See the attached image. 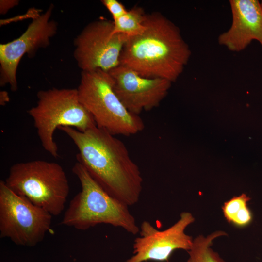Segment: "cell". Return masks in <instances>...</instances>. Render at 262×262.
Segmentation results:
<instances>
[{
  "label": "cell",
  "mask_w": 262,
  "mask_h": 262,
  "mask_svg": "<svg viewBox=\"0 0 262 262\" xmlns=\"http://www.w3.org/2000/svg\"><path fill=\"white\" fill-rule=\"evenodd\" d=\"M58 129L78 148L77 162L108 194L128 206L139 201L143 178L122 141L97 126L84 132L68 126Z\"/></svg>",
  "instance_id": "obj_1"
},
{
  "label": "cell",
  "mask_w": 262,
  "mask_h": 262,
  "mask_svg": "<svg viewBox=\"0 0 262 262\" xmlns=\"http://www.w3.org/2000/svg\"><path fill=\"white\" fill-rule=\"evenodd\" d=\"M145 30L128 38L120 65L142 77L175 82L188 64L191 51L179 27L159 12L147 14Z\"/></svg>",
  "instance_id": "obj_2"
},
{
  "label": "cell",
  "mask_w": 262,
  "mask_h": 262,
  "mask_svg": "<svg viewBox=\"0 0 262 262\" xmlns=\"http://www.w3.org/2000/svg\"><path fill=\"white\" fill-rule=\"evenodd\" d=\"M72 170L82 189L71 200L61 225L85 230L105 224L121 228L132 235L139 232L140 228L127 204L108 194L80 163L76 162Z\"/></svg>",
  "instance_id": "obj_3"
},
{
  "label": "cell",
  "mask_w": 262,
  "mask_h": 262,
  "mask_svg": "<svg viewBox=\"0 0 262 262\" xmlns=\"http://www.w3.org/2000/svg\"><path fill=\"white\" fill-rule=\"evenodd\" d=\"M36 105L28 111L34 122L43 148L54 158L58 157L54 131L62 126L84 132L97 126L93 117L80 102L77 89L52 88L37 93Z\"/></svg>",
  "instance_id": "obj_4"
},
{
  "label": "cell",
  "mask_w": 262,
  "mask_h": 262,
  "mask_svg": "<svg viewBox=\"0 0 262 262\" xmlns=\"http://www.w3.org/2000/svg\"><path fill=\"white\" fill-rule=\"evenodd\" d=\"M79 99L97 126L114 136L134 135L145 128L143 119L129 112L113 89L110 74L101 69L82 71L77 88Z\"/></svg>",
  "instance_id": "obj_5"
},
{
  "label": "cell",
  "mask_w": 262,
  "mask_h": 262,
  "mask_svg": "<svg viewBox=\"0 0 262 262\" xmlns=\"http://www.w3.org/2000/svg\"><path fill=\"white\" fill-rule=\"evenodd\" d=\"M4 182L14 193L52 216L63 212L69 194L64 170L53 162L37 160L16 163L10 167Z\"/></svg>",
  "instance_id": "obj_6"
},
{
  "label": "cell",
  "mask_w": 262,
  "mask_h": 262,
  "mask_svg": "<svg viewBox=\"0 0 262 262\" xmlns=\"http://www.w3.org/2000/svg\"><path fill=\"white\" fill-rule=\"evenodd\" d=\"M52 216L0 181V238L19 246H35L50 229Z\"/></svg>",
  "instance_id": "obj_7"
},
{
  "label": "cell",
  "mask_w": 262,
  "mask_h": 262,
  "mask_svg": "<svg viewBox=\"0 0 262 262\" xmlns=\"http://www.w3.org/2000/svg\"><path fill=\"white\" fill-rule=\"evenodd\" d=\"M113 30V21L102 18L89 23L75 38L73 56L82 71L109 72L120 65L128 37Z\"/></svg>",
  "instance_id": "obj_8"
},
{
  "label": "cell",
  "mask_w": 262,
  "mask_h": 262,
  "mask_svg": "<svg viewBox=\"0 0 262 262\" xmlns=\"http://www.w3.org/2000/svg\"><path fill=\"white\" fill-rule=\"evenodd\" d=\"M54 6L33 19L25 32L18 38L0 45V86L8 84L13 92L18 89L16 71L22 57L34 56L37 51L46 48L57 33L58 24L51 19Z\"/></svg>",
  "instance_id": "obj_9"
},
{
  "label": "cell",
  "mask_w": 262,
  "mask_h": 262,
  "mask_svg": "<svg viewBox=\"0 0 262 262\" xmlns=\"http://www.w3.org/2000/svg\"><path fill=\"white\" fill-rule=\"evenodd\" d=\"M194 221L193 214L188 212L181 213L180 219L164 230H159L148 221H144L140 227V236L134 241L133 255L125 262L165 261L175 250L189 251L193 239L185 231Z\"/></svg>",
  "instance_id": "obj_10"
},
{
  "label": "cell",
  "mask_w": 262,
  "mask_h": 262,
  "mask_svg": "<svg viewBox=\"0 0 262 262\" xmlns=\"http://www.w3.org/2000/svg\"><path fill=\"white\" fill-rule=\"evenodd\" d=\"M113 80L115 94L133 114L139 115L159 106L166 96L172 82L161 78H147L119 65L108 72Z\"/></svg>",
  "instance_id": "obj_11"
},
{
  "label": "cell",
  "mask_w": 262,
  "mask_h": 262,
  "mask_svg": "<svg viewBox=\"0 0 262 262\" xmlns=\"http://www.w3.org/2000/svg\"><path fill=\"white\" fill-rule=\"evenodd\" d=\"M232 23L218 38L219 45L232 52L244 50L253 40L262 47V12L257 0H230Z\"/></svg>",
  "instance_id": "obj_12"
},
{
  "label": "cell",
  "mask_w": 262,
  "mask_h": 262,
  "mask_svg": "<svg viewBox=\"0 0 262 262\" xmlns=\"http://www.w3.org/2000/svg\"><path fill=\"white\" fill-rule=\"evenodd\" d=\"M226 235L225 231L217 230L206 236L196 237L193 239L191 248L187 251L189 257L186 262H225L211 246L215 239Z\"/></svg>",
  "instance_id": "obj_13"
},
{
  "label": "cell",
  "mask_w": 262,
  "mask_h": 262,
  "mask_svg": "<svg viewBox=\"0 0 262 262\" xmlns=\"http://www.w3.org/2000/svg\"><path fill=\"white\" fill-rule=\"evenodd\" d=\"M146 14L144 9L139 6L128 10L123 16L113 20V33L123 34L128 38L141 34L145 30Z\"/></svg>",
  "instance_id": "obj_14"
},
{
  "label": "cell",
  "mask_w": 262,
  "mask_h": 262,
  "mask_svg": "<svg viewBox=\"0 0 262 262\" xmlns=\"http://www.w3.org/2000/svg\"><path fill=\"white\" fill-rule=\"evenodd\" d=\"M250 198L245 194L236 196L224 203L222 207L226 219L231 222L236 214L245 206L247 205Z\"/></svg>",
  "instance_id": "obj_15"
},
{
  "label": "cell",
  "mask_w": 262,
  "mask_h": 262,
  "mask_svg": "<svg viewBox=\"0 0 262 262\" xmlns=\"http://www.w3.org/2000/svg\"><path fill=\"white\" fill-rule=\"evenodd\" d=\"M101 2L111 14L113 20L120 17L128 11L124 5L116 0H102Z\"/></svg>",
  "instance_id": "obj_16"
},
{
  "label": "cell",
  "mask_w": 262,
  "mask_h": 262,
  "mask_svg": "<svg viewBox=\"0 0 262 262\" xmlns=\"http://www.w3.org/2000/svg\"><path fill=\"white\" fill-rule=\"evenodd\" d=\"M252 220V214L247 205L236 214L231 223L238 227H245L249 225Z\"/></svg>",
  "instance_id": "obj_17"
},
{
  "label": "cell",
  "mask_w": 262,
  "mask_h": 262,
  "mask_svg": "<svg viewBox=\"0 0 262 262\" xmlns=\"http://www.w3.org/2000/svg\"><path fill=\"white\" fill-rule=\"evenodd\" d=\"M19 0H1L0 1V13L5 14L10 9L17 6Z\"/></svg>",
  "instance_id": "obj_18"
},
{
  "label": "cell",
  "mask_w": 262,
  "mask_h": 262,
  "mask_svg": "<svg viewBox=\"0 0 262 262\" xmlns=\"http://www.w3.org/2000/svg\"><path fill=\"white\" fill-rule=\"evenodd\" d=\"M9 97L7 91H2L0 92V104L4 105L9 101Z\"/></svg>",
  "instance_id": "obj_19"
},
{
  "label": "cell",
  "mask_w": 262,
  "mask_h": 262,
  "mask_svg": "<svg viewBox=\"0 0 262 262\" xmlns=\"http://www.w3.org/2000/svg\"><path fill=\"white\" fill-rule=\"evenodd\" d=\"M260 5L262 12V0L261 1V2H260Z\"/></svg>",
  "instance_id": "obj_20"
}]
</instances>
